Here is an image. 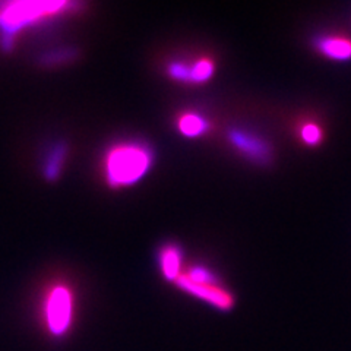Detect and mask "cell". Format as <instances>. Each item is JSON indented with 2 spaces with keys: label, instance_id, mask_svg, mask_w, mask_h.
<instances>
[{
  "label": "cell",
  "instance_id": "6da1fadb",
  "mask_svg": "<svg viewBox=\"0 0 351 351\" xmlns=\"http://www.w3.org/2000/svg\"><path fill=\"white\" fill-rule=\"evenodd\" d=\"M154 164L152 149L141 141H120L110 147L103 158L106 183L113 189L130 188L149 173Z\"/></svg>",
  "mask_w": 351,
  "mask_h": 351
},
{
  "label": "cell",
  "instance_id": "7a4b0ae2",
  "mask_svg": "<svg viewBox=\"0 0 351 351\" xmlns=\"http://www.w3.org/2000/svg\"><path fill=\"white\" fill-rule=\"evenodd\" d=\"M81 6L73 2H5L0 3V46L14 47L15 38L31 27Z\"/></svg>",
  "mask_w": 351,
  "mask_h": 351
},
{
  "label": "cell",
  "instance_id": "3957f363",
  "mask_svg": "<svg viewBox=\"0 0 351 351\" xmlns=\"http://www.w3.org/2000/svg\"><path fill=\"white\" fill-rule=\"evenodd\" d=\"M73 293L63 282L53 284L44 294L43 317L47 331L54 338H62L69 332L73 322Z\"/></svg>",
  "mask_w": 351,
  "mask_h": 351
},
{
  "label": "cell",
  "instance_id": "277c9868",
  "mask_svg": "<svg viewBox=\"0 0 351 351\" xmlns=\"http://www.w3.org/2000/svg\"><path fill=\"white\" fill-rule=\"evenodd\" d=\"M227 139L232 147L249 161L267 166L272 161L271 144L255 132L240 128H232L227 132Z\"/></svg>",
  "mask_w": 351,
  "mask_h": 351
},
{
  "label": "cell",
  "instance_id": "5b68a950",
  "mask_svg": "<svg viewBox=\"0 0 351 351\" xmlns=\"http://www.w3.org/2000/svg\"><path fill=\"white\" fill-rule=\"evenodd\" d=\"M176 285L184 293H188L193 298L206 302L218 311H230L234 306L233 294L223 289L221 284H199L186 278L183 274L176 281Z\"/></svg>",
  "mask_w": 351,
  "mask_h": 351
},
{
  "label": "cell",
  "instance_id": "8992f818",
  "mask_svg": "<svg viewBox=\"0 0 351 351\" xmlns=\"http://www.w3.org/2000/svg\"><path fill=\"white\" fill-rule=\"evenodd\" d=\"M68 154H69V147L64 141L54 142V144H51L47 148V152L44 154L43 164H41L43 176L46 178V180L56 182L60 178L64 162L68 160Z\"/></svg>",
  "mask_w": 351,
  "mask_h": 351
},
{
  "label": "cell",
  "instance_id": "52a82bcc",
  "mask_svg": "<svg viewBox=\"0 0 351 351\" xmlns=\"http://www.w3.org/2000/svg\"><path fill=\"white\" fill-rule=\"evenodd\" d=\"M158 263L162 277L167 281L176 282L183 274L182 263L183 254L178 245H166L162 246L158 254Z\"/></svg>",
  "mask_w": 351,
  "mask_h": 351
},
{
  "label": "cell",
  "instance_id": "ba28073f",
  "mask_svg": "<svg viewBox=\"0 0 351 351\" xmlns=\"http://www.w3.org/2000/svg\"><path fill=\"white\" fill-rule=\"evenodd\" d=\"M315 47L325 58L331 60H350L351 59V40L337 36L317 37Z\"/></svg>",
  "mask_w": 351,
  "mask_h": 351
},
{
  "label": "cell",
  "instance_id": "9c48e42d",
  "mask_svg": "<svg viewBox=\"0 0 351 351\" xmlns=\"http://www.w3.org/2000/svg\"><path fill=\"white\" fill-rule=\"evenodd\" d=\"M178 129L186 138H197L210 130V122L196 113H184L178 120Z\"/></svg>",
  "mask_w": 351,
  "mask_h": 351
},
{
  "label": "cell",
  "instance_id": "30bf717a",
  "mask_svg": "<svg viewBox=\"0 0 351 351\" xmlns=\"http://www.w3.org/2000/svg\"><path fill=\"white\" fill-rule=\"evenodd\" d=\"M76 56H78V51L73 47H62L44 53L40 58V63L44 68H58V66L72 62Z\"/></svg>",
  "mask_w": 351,
  "mask_h": 351
},
{
  "label": "cell",
  "instance_id": "8fae6325",
  "mask_svg": "<svg viewBox=\"0 0 351 351\" xmlns=\"http://www.w3.org/2000/svg\"><path fill=\"white\" fill-rule=\"evenodd\" d=\"M215 66L211 59H197L189 63V84H204L213 78Z\"/></svg>",
  "mask_w": 351,
  "mask_h": 351
},
{
  "label": "cell",
  "instance_id": "7c38bea8",
  "mask_svg": "<svg viewBox=\"0 0 351 351\" xmlns=\"http://www.w3.org/2000/svg\"><path fill=\"white\" fill-rule=\"evenodd\" d=\"M183 276L193 281V282H199V284H221L218 276L215 272H213L210 268H205L202 265L192 267L186 272H183Z\"/></svg>",
  "mask_w": 351,
  "mask_h": 351
},
{
  "label": "cell",
  "instance_id": "4fadbf2b",
  "mask_svg": "<svg viewBox=\"0 0 351 351\" xmlns=\"http://www.w3.org/2000/svg\"><path fill=\"white\" fill-rule=\"evenodd\" d=\"M300 138L306 145L316 147L319 145L324 139V130L316 123H306L300 129Z\"/></svg>",
  "mask_w": 351,
  "mask_h": 351
},
{
  "label": "cell",
  "instance_id": "5bb4252c",
  "mask_svg": "<svg viewBox=\"0 0 351 351\" xmlns=\"http://www.w3.org/2000/svg\"><path fill=\"white\" fill-rule=\"evenodd\" d=\"M167 73L173 81L189 84V63L182 60H174L169 63Z\"/></svg>",
  "mask_w": 351,
  "mask_h": 351
}]
</instances>
